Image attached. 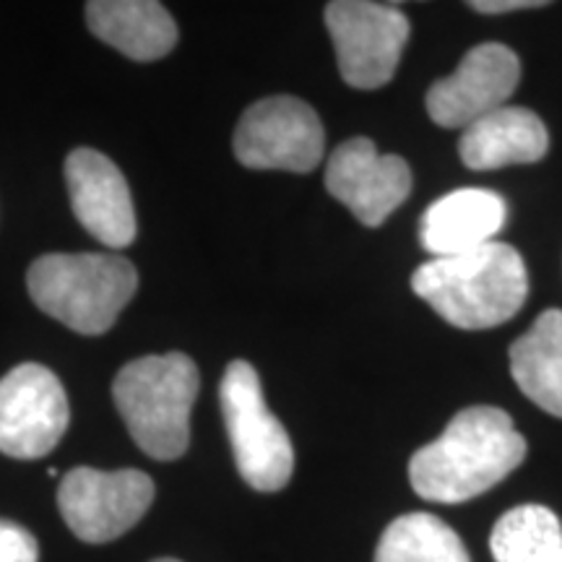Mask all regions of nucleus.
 Wrapping results in <instances>:
<instances>
[{"instance_id": "15", "label": "nucleus", "mask_w": 562, "mask_h": 562, "mask_svg": "<svg viewBox=\"0 0 562 562\" xmlns=\"http://www.w3.org/2000/svg\"><path fill=\"white\" fill-rule=\"evenodd\" d=\"M87 24L94 37L131 60H159L178 45L175 19L154 0H91Z\"/></svg>"}, {"instance_id": "1", "label": "nucleus", "mask_w": 562, "mask_h": 562, "mask_svg": "<svg viewBox=\"0 0 562 562\" xmlns=\"http://www.w3.org/2000/svg\"><path fill=\"white\" fill-rule=\"evenodd\" d=\"M526 459V438L497 406H469L409 461L422 501L456 505L495 487Z\"/></svg>"}, {"instance_id": "17", "label": "nucleus", "mask_w": 562, "mask_h": 562, "mask_svg": "<svg viewBox=\"0 0 562 562\" xmlns=\"http://www.w3.org/2000/svg\"><path fill=\"white\" fill-rule=\"evenodd\" d=\"M495 562H562V524L544 505L510 508L490 533Z\"/></svg>"}, {"instance_id": "11", "label": "nucleus", "mask_w": 562, "mask_h": 562, "mask_svg": "<svg viewBox=\"0 0 562 562\" xmlns=\"http://www.w3.org/2000/svg\"><path fill=\"white\" fill-rule=\"evenodd\" d=\"M326 188L364 227H381L412 193V170L370 138H349L328 157Z\"/></svg>"}, {"instance_id": "2", "label": "nucleus", "mask_w": 562, "mask_h": 562, "mask_svg": "<svg viewBox=\"0 0 562 562\" xmlns=\"http://www.w3.org/2000/svg\"><path fill=\"white\" fill-rule=\"evenodd\" d=\"M412 290L451 326L484 331L521 311L529 297V271L521 252L495 240L422 263L412 277Z\"/></svg>"}, {"instance_id": "14", "label": "nucleus", "mask_w": 562, "mask_h": 562, "mask_svg": "<svg viewBox=\"0 0 562 562\" xmlns=\"http://www.w3.org/2000/svg\"><path fill=\"white\" fill-rule=\"evenodd\" d=\"M550 149V133L537 112L505 108L490 112L461 133L459 154L469 170L487 172L510 165H533Z\"/></svg>"}, {"instance_id": "10", "label": "nucleus", "mask_w": 562, "mask_h": 562, "mask_svg": "<svg viewBox=\"0 0 562 562\" xmlns=\"http://www.w3.org/2000/svg\"><path fill=\"white\" fill-rule=\"evenodd\" d=\"M521 83V60L510 47L484 42L463 55L461 66L427 91V112L440 128H461L505 108Z\"/></svg>"}, {"instance_id": "6", "label": "nucleus", "mask_w": 562, "mask_h": 562, "mask_svg": "<svg viewBox=\"0 0 562 562\" xmlns=\"http://www.w3.org/2000/svg\"><path fill=\"white\" fill-rule=\"evenodd\" d=\"M341 79L355 89H381L393 79L409 42V19L396 5L334 0L326 5Z\"/></svg>"}, {"instance_id": "9", "label": "nucleus", "mask_w": 562, "mask_h": 562, "mask_svg": "<svg viewBox=\"0 0 562 562\" xmlns=\"http://www.w3.org/2000/svg\"><path fill=\"white\" fill-rule=\"evenodd\" d=\"M70 406L63 383L45 364L24 362L0 381V453L42 459L68 430Z\"/></svg>"}, {"instance_id": "8", "label": "nucleus", "mask_w": 562, "mask_h": 562, "mask_svg": "<svg viewBox=\"0 0 562 562\" xmlns=\"http://www.w3.org/2000/svg\"><path fill=\"white\" fill-rule=\"evenodd\" d=\"M154 503V482L138 469L79 467L63 476L58 505L63 521L89 544H104L133 529Z\"/></svg>"}, {"instance_id": "13", "label": "nucleus", "mask_w": 562, "mask_h": 562, "mask_svg": "<svg viewBox=\"0 0 562 562\" xmlns=\"http://www.w3.org/2000/svg\"><path fill=\"white\" fill-rule=\"evenodd\" d=\"M508 206L503 195L487 188H459L446 193L422 214L419 240L432 258L461 256L482 245L495 243L505 227Z\"/></svg>"}, {"instance_id": "19", "label": "nucleus", "mask_w": 562, "mask_h": 562, "mask_svg": "<svg viewBox=\"0 0 562 562\" xmlns=\"http://www.w3.org/2000/svg\"><path fill=\"white\" fill-rule=\"evenodd\" d=\"M0 562H40L37 539L24 526L0 518Z\"/></svg>"}, {"instance_id": "18", "label": "nucleus", "mask_w": 562, "mask_h": 562, "mask_svg": "<svg viewBox=\"0 0 562 562\" xmlns=\"http://www.w3.org/2000/svg\"><path fill=\"white\" fill-rule=\"evenodd\" d=\"M375 562H472L461 537L432 513H406L389 524Z\"/></svg>"}, {"instance_id": "12", "label": "nucleus", "mask_w": 562, "mask_h": 562, "mask_svg": "<svg viewBox=\"0 0 562 562\" xmlns=\"http://www.w3.org/2000/svg\"><path fill=\"white\" fill-rule=\"evenodd\" d=\"M66 182L70 209L91 237L115 250L136 240L131 188L115 161L94 149L70 151Z\"/></svg>"}, {"instance_id": "4", "label": "nucleus", "mask_w": 562, "mask_h": 562, "mask_svg": "<svg viewBox=\"0 0 562 562\" xmlns=\"http://www.w3.org/2000/svg\"><path fill=\"white\" fill-rule=\"evenodd\" d=\"M26 286L42 313L76 334L100 336L133 300L138 273L112 252H50L32 263Z\"/></svg>"}, {"instance_id": "16", "label": "nucleus", "mask_w": 562, "mask_h": 562, "mask_svg": "<svg viewBox=\"0 0 562 562\" xmlns=\"http://www.w3.org/2000/svg\"><path fill=\"white\" fill-rule=\"evenodd\" d=\"M510 375L526 398L562 419V311L552 307L510 347Z\"/></svg>"}, {"instance_id": "7", "label": "nucleus", "mask_w": 562, "mask_h": 562, "mask_svg": "<svg viewBox=\"0 0 562 562\" xmlns=\"http://www.w3.org/2000/svg\"><path fill=\"white\" fill-rule=\"evenodd\" d=\"M321 117L297 97L279 94L250 104L235 131V157L250 170L313 172L323 159Z\"/></svg>"}, {"instance_id": "3", "label": "nucleus", "mask_w": 562, "mask_h": 562, "mask_svg": "<svg viewBox=\"0 0 562 562\" xmlns=\"http://www.w3.org/2000/svg\"><path fill=\"white\" fill-rule=\"evenodd\" d=\"M199 389V368L191 357L167 351L125 364L112 383V398L140 451L157 461H175L191 442Z\"/></svg>"}, {"instance_id": "20", "label": "nucleus", "mask_w": 562, "mask_h": 562, "mask_svg": "<svg viewBox=\"0 0 562 562\" xmlns=\"http://www.w3.org/2000/svg\"><path fill=\"white\" fill-rule=\"evenodd\" d=\"M469 5L480 13H508L524 9H542L547 3L544 0H474V3Z\"/></svg>"}, {"instance_id": "5", "label": "nucleus", "mask_w": 562, "mask_h": 562, "mask_svg": "<svg viewBox=\"0 0 562 562\" xmlns=\"http://www.w3.org/2000/svg\"><path fill=\"white\" fill-rule=\"evenodd\" d=\"M220 402L243 480L258 492L286 487L294 469L292 440L266 404L261 378L250 362L235 360L227 364Z\"/></svg>"}, {"instance_id": "21", "label": "nucleus", "mask_w": 562, "mask_h": 562, "mask_svg": "<svg viewBox=\"0 0 562 562\" xmlns=\"http://www.w3.org/2000/svg\"><path fill=\"white\" fill-rule=\"evenodd\" d=\"M154 562H180V560H172V558H161V560H154Z\"/></svg>"}]
</instances>
